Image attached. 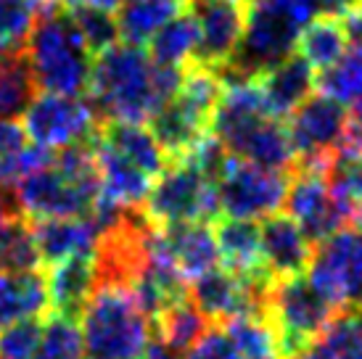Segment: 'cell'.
<instances>
[{
	"mask_svg": "<svg viewBox=\"0 0 362 359\" xmlns=\"http://www.w3.org/2000/svg\"><path fill=\"white\" fill-rule=\"evenodd\" d=\"M180 82L182 69L159 66L148 50L122 42L95 59L88 100L101 122L146 124L177 95Z\"/></svg>",
	"mask_w": 362,
	"mask_h": 359,
	"instance_id": "obj_1",
	"label": "cell"
},
{
	"mask_svg": "<svg viewBox=\"0 0 362 359\" xmlns=\"http://www.w3.org/2000/svg\"><path fill=\"white\" fill-rule=\"evenodd\" d=\"M24 53L42 93L82 98L90 90L93 56L64 6L35 19Z\"/></svg>",
	"mask_w": 362,
	"mask_h": 359,
	"instance_id": "obj_2",
	"label": "cell"
},
{
	"mask_svg": "<svg viewBox=\"0 0 362 359\" xmlns=\"http://www.w3.org/2000/svg\"><path fill=\"white\" fill-rule=\"evenodd\" d=\"M85 351L95 359H141L151 343V319L130 288L95 283L80 314Z\"/></svg>",
	"mask_w": 362,
	"mask_h": 359,
	"instance_id": "obj_3",
	"label": "cell"
},
{
	"mask_svg": "<svg viewBox=\"0 0 362 359\" xmlns=\"http://www.w3.org/2000/svg\"><path fill=\"white\" fill-rule=\"evenodd\" d=\"M220 95L222 80L214 69H206L202 64H188L182 69L177 95L148 122V130L159 140L167 159H185L188 151L204 135H209Z\"/></svg>",
	"mask_w": 362,
	"mask_h": 359,
	"instance_id": "obj_4",
	"label": "cell"
},
{
	"mask_svg": "<svg viewBox=\"0 0 362 359\" xmlns=\"http://www.w3.org/2000/svg\"><path fill=\"white\" fill-rule=\"evenodd\" d=\"M264 314L278 336L281 357L296 359L341 312L312 286L307 275H299L272 283L264 301Z\"/></svg>",
	"mask_w": 362,
	"mask_h": 359,
	"instance_id": "obj_5",
	"label": "cell"
},
{
	"mask_svg": "<svg viewBox=\"0 0 362 359\" xmlns=\"http://www.w3.org/2000/svg\"><path fill=\"white\" fill-rule=\"evenodd\" d=\"M143 214L159 228L191 222L209 225L211 220H220L214 182L191 161H170V167L153 180Z\"/></svg>",
	"mask_w": 362,
	"mask_h": 359,
	"instance_id": "obj_6",
	"label": "cell"
},
{
	"mask_svg": "<svg viewBox=\"0 0 362 359\" xmlns=\"http://www.w3.org/2000/svg\"><path fill=\"white\" fill-rule=\"evenodd\" d=\"M288 177L291 175L262 170L257 164L228 156L214 177L220 214H228V220L243 222L267 220L278 214L286 204Z\"/></svg>",
	"mask_w": 362,
	"mask_h": 359,
	"instance_id": "obj_7",
	"label": "cell"
},
{
	"mask_svg": "<svg viewBox=\"0 0 362 359\" xmlns=\"http://www.w3.org/2000/svg\"><path fill=\"white\" fill-rule=\"evenodd\" d=\"M101 117L88 98H69L40 93L21 117V130L32 146L56 151L88 143L101 130Z\"/></svg>",
	"mask_w": 362,
	"mask_h": 359,
	"instance_id": "obj_8",
	"label": "cell"
},
{
	"mask_svg": "<svg viewBox=\"0 0 362 359\" xmlns=\"http://www.w3.org/2000/svg\"><path fill=\"white\" fill-rule=\"evenodd\" d=\"M307 280L339 312L362 301V228H344L315 246Z\"/></svg>",
	"mask_w": 362,
	"mask_h": 359,
	"instance_id": "obj_9",
	"label": "cell"
},
{
	"mask_svg": "<svg viewBox=\"0 0 362 359\" xmlns=\"http://www.w3.org/2000/svg\"><path fill=\"white\" fill-rule=\"evenodd\" d=\"M286 206L288 217L304 230V235L315 246L336 235L339 230L349 228V214L333 193L328 167L299 164L288 177Z\"/></svg>",
	"mask_w": 362,
	"mask_h": 359,
	"instance_id": "obj_10",
	"label": "cell"
},
{
	"mask_svg": "<svg viewBox=\"0 0 362 359\" xmlns=\"http://www.w3.org/2000/svg\"><path fill=\"white\" fill-rule=\"evenodd\" d=\"M21 214L30 220H61V217H90L101 193L82 188L64 172L53 167V161L42 170L32 172L13 188Z\"/></svg>",
	"mask_w": 362,
	"mask_h": 359,
	"instance_id": "obj_11",
	"label": "cell"
},
{
	"mask_svg": "<svg viewBox=\"0 0 362 359\" xmlns=\"http://www.w3.org/2000/svg\"><path fill=\"white\" fill-rule=\"evenodd\" d=\"M185 8L199 24V53L193 64L220 74L241 48L249 3L246 0H185Z\"/></svg>",
	"mask_w": 362,
	"mask_h": 359,
	"instance_id": "obj_12",
	"label": "cell"
},
{
	"mask_svg": "<svg viewBox=\"0 0 362 359\" xmlns=\"http://www.w3.org/2000/svg\"><path fill=\"white\" fill-rule=\"evenodd\" d=\"M344 124L346 109L341 103L325 98L320 93H312L286 122L299 164L331 167L341 148Z\"/></svg>",
	"mask_w": 362,
	"mask_h": 359,
	"instance_id": "obj_13",
	"label": "cell"
},
{
	"mask_svg": "<svg viewBox=\"0 0 362 359\" xmlns=\"http://www.w3.org/2000/svg\"><path fill=\"white\" fill-rule=\"evenodd\" d=\"M270 286L272 283L241 278L230 269L217 267L206 272L204 278L193 280V286L188 288V299L206 317L209 325L211 322L225 325V322L243 317V314L264 312V301H267Z\"/></svg>",
	"mask_w": 362,
	"mask_h": 359,
	"instance_id": "obj_14",
	"label": "cell"
},
{
	"mask_svg": "<svg viewBox=\"0 0 362 359\" xmlns=\"http://www.w3.org/2000/svg\"><path fill=\"white\" fill-rule=\"evenodd\" d=\"M32 238L40 261L48 267L66 259L95 257L101 246L103 228L95 217H61V220H40L32 225Z\"/></svg>",
	"mask_w": 362,
	"mask_h": 359,
	"instance_id": "obj_15",
	"label": "cell"
},
{
	"mask_svg": "<svg viewBox=\"0 0 362 359\" xmlns=\"http://www.w3.org/2000/svg\"><path fill=\"white\" fill-rule=\"evenodd\" d=\"M262 238V257H264V267L272 275V280L299 278L307 272L315 254V243H312L304 230L288 217V214H272L259 225Z\"/></svg>",
	"mask_w": 362,
	"mask_h": 359,
	"instance_id": "obj_16",
	"label": "cell"
},
{
	"mask_svg": "<svg viewBox=\"0 0 362 359\" xmlns=\"http://www.w3.org/2000/svg\"><path fill=\"white\" fill-rule=\"evenodd\" d=\"M161 238H164V249L170 254L172 264L185 278V283L204 278L220 264L217 235H214V228L206 222L161 228Z\"/></svg>",
	"mask_w": 362,
	"mask_h": 359,
	"instance_id": "obj_17",
	"label": "cell"
},
{
	"mask_svg": "<svg viewBox=\"0 0 362 359\" xmlns=\"http://www.w3.org/2000/svg\"><path fill=\"white\" fill-rule=\"evenodd\" d=\"M95 164L101 177V201L122 211H138L146 206L153 180L143 175L138 167H132L127 159H122L98 135H95Z\"/></svg>",
	"mask_w": 362,
	"mask_h": 359,
	"instance_id": "obj_18",
	"label": "cell"
},
{
	"mask_svg": "<svg viewBox=\"0 0 362 359\" xmlns=\"http://www.w3.org/2000/svg\"><path fill=\"white\" fill-rule=\"evenodd\" d=\"M257 80H259L264 100H267V111L278 119H288L317 88L315 69L296 53L283 59L281 64H275Z\"/></svg>",
	"mask_w": 362,
	"mask_h": 359,
	"instance_id": "obj_19",
	"label": "cell"
},
{
	"mask_svg": "<svg viewBox=\"0 0 362 359\" xmlns=\"http://www.w3.org/2000/svg\"><path fill=\"white\" fill-rule=\"evenodd\" d=\"M217 246H220V264L235 275L259 283H275L272 275L264 267L262 257V238L259 225L243 220H217L214 225Z\"/></svg>",
	"mask_w": 362,
	"mask_h": 359,
	"instance_id": "obj_20",
	"label": "cell"
},
{
	"mask_svg": "<svg viewBox=\"0 0 362 359\" xmlns=\"http://www.w3.org/2000/svg\"><path fill=\"white\" fill-rule=\"evenodd\" d=\"M51 310L48 280L40 269L0 272V330L24 319H40Z\"/></svg>",
	"mask_w": 362,
	"mask_h": 359,
	"instance_id": "obj_21",
	"label": "cell"
},
{
	"mask_svg": "<svg viewBox=\"0 0 362 359\" xmlns=\"http://www.w3.org/2000/svg\"><path fill=\"white\" fill-rule=\"evenodd\" d=\"M45 280H48L51 310L56 314H66V317L77 319L90 299V293L95 290V283H98L95 257H80V259L51 264L45 272Z\"/></svg>",
	"mask_w": 362,
	"mask_h": 359,
	"instance_id": "obj_22",
	"label": "cell"
},
{
	"mask_svg": "<svg viewBox=\"0 0 362 359\" xmlns=\"http://www.w3.org/2000/svg\"><path fill=\"white\" fill-rule=\"evenodd\" d=\"M98 138L119 153L122 159H127L132 167H138L143 175L156 180L161 172L170 167V159L159 140L153 138L148 124H132V122H103Z\"/></svg>",
	"mask_w": 362,
	"mask_h": 359,
	"instance_id": "obj_23",
	"label": "cell"
},
{
	"mask_svg": "<svg viewBox=\"0 0 362 359\" xmlns=\"http://www.w3.org/2000/svg\"><path fill=\"white\" fill-rule=\"evenodd\" d=\"M180 11H185V0H124L117 16L119 37L127 45L143 48Z\"/></svg>",
	"mask_w": 362,
	"mask_h": 359,
	"instance_id": "obj_24",
	"label": "cell"
},
{
	"mask_svg": "<svg viewBox=\"0 0 362 359\" xmlns=\"http://www.w3.org/2000/svg\"><path fill=\"white\" fill-rule=\"evenodd\" d=\"M349 50V35L339 16H320L310 21L296 40V56L310 64L315 74L331 69L336 61Z\"/></svg>",
	"mask_w": 362,
	"mask_h": 359,
	"instance_id": "obj_25",
	"label": "cell"
},
{
	"mask_svg": "<svg viewBox=\"0 0 362 359\" xmlns=\"http://www.w3.org/2000/svg\"><path fill=\"white\" fill-rule=\"evenodd\" d=\"M196 53H199V24L188 13V8L167 21L148 42V56L153 64L170 69H185L196 61Z\"/></svg>",
	"mask_w": 362,
	"mask_h": 359,
	"instance_id": "obj_26",
	"label": "cell"
},
{
	"mask_svg": "<svg viewBox=\"0 0 362 359\" xmlns=\"http://www.w3.org/2000/svg\"><path fill=\"white\" fill-rule=\"evenodd\" d=\"M35 95H37V85H35L24 48L3 50L0 53V119L16 122L19 117H24Z\"/></svg>",
	"mask_w": 362,
	"mask_h": 359,
	"instance_id": "obj_27",
	"label": "cell"
},
{
	"mask_svg": "<svg viewBox=\"0 0 362 359\" xmlns=\"http://www.w3.org/2000/svg\"><path fill=\"white\" fill-rule=\"evenodd\" d=\"M243 359H283L281 343L264 312L243 314L220 325Z\"/></svg>",
	"mask_w": 362,
	"mask_h": 359,
	"instance_id": "obj_28",
	"label": "cell"
},
{
	"mask_svg": "<svg viewBox=\"0 0 362 359\" xmlns=\"http://www.w3.org/2000/svg\"><path fill=\"white\" fill-rule=\"evenodd\" d=\"M320 95L341 106H354L362 100V42H352L349 50L333 64L331 69L317 74Z\"/></svg>",
	"mask_w": 362,
	"mask_h": 359,
	"instance_id": "obj_29",
	"label": "cell"
},
{
	"mask_svg": "<svg viewBox=\"0 0 362 359\" xmlns=\"http://www.w3.org/2000/svg\"><path fill=\"white\" fill-rule=\"evenodd\" d=\"M153 325H156V339L164 341L175 351H188L209 330L206 317L193 307L191 299H182L167 307L153 319Z\"/></svg>",
	"mask_w": 362,
	"mask_h": 359,
	"instance_id": "obj_30",
	"label": "cell"
},
{
	"mask_svg": "<svg viewBox=\"0 0 362 359\" xmlns=\"http://www.w3.org/2000/svg\"><path fill=\"white\" fill-rule=\"evenodd\" d=\"M296 359H362V325L360 319L341 312L322 330L310 349Z\"/></svg>",
	"mask_w": 362,
	"mask_h": 359,
	"instance_id": "obj_31",
	"label": "cell"
},
{
	"mask_svg": "<svg viewBox=\"0 0 362 359\" xmlns=\"http://www.w3.org/2000/svg\"><path fill=\"white\" fill-rule=\"evenodd\" d=\"M82 354H85V339L80 322L51 312V317L42 322L40 346L35 359H82Z\"/></svg>",
	"mask_w": 362,
	"mask_h": 359,
	"instance_id": "obj_32",
	"label": "cell"
},
{
	"mask_svg": "<svg viewBox=\"0 0 362 359\" xmlns=\"http://www.w3.org/2000/svg\"><path fill=\"white\" fill-rule=\"evenodd\" d=\"M328 180L349 214V228H362V153L360 156H336L328 167Z\"/></svg>",
	"mask_w": 362,
	"mask_h": 359,
	"instance_id": "obj_33",
	"label": "cell"
},
{
	"mask_svg": "<svg viewBox=\"0 0 362 359\" xmlns=\"http://www.w3.org/2000/svg\"><path fill=\"white\" fill-rule=\"evenodd\" d=\"M40 257L35 249L32 228L21 217L0 222V272L37 269Z\"/></svg>",
	"mask_w": 362,
	"mask_h": 359,
	"instance_id": "obj_34",
	"label": "cell"
},
{
	"mask_svg": "<svg viewBox=\"0 0 362 359\" xmlns=\"http://www.w3.org/2000/svg\"><path fill=\"white\" fill-rule=\"evenodd\" d=\"M69 11L74 27L80 32L85 48L90 50V56H103L106 50L119 45V24L117 16H111L109 11L95 8H66Z\"/></svg>",
	"mask_w": 362,
	"mask_h": 359,
	"instance_id": "obj_35",
	"label": "cell"
},
{
	"mask_svg": "<svg viewBox=\"0 0 362 359\" xmlns=\"http://www.w3.org/2000/svg\"><path fill=\"white\" fill-rule=\"evenodd\" d=\"M35 19L37 16L27 0H0V53L24 48Z\"/></svg>",
	"mask_w": 362,
	"mask_h": 359,
	"instance_id": "obj_36",
	"label": "cell"
},
{
	"mask_svg": "<svg viewBox=\"0 0 362 359\" xmlns=\"http://www.w3.org/2000/svg\"><path fill=\"white\" fill-rule=\"evenodd\" d=\"M42 336V317L24 319L0 330V359H35Z\"/></svg>",
	"mask_w": 362,
	"mask_h": 359,
	"instance_id": "obj_37",
	"label": "cell"
},
{
	"mask_svg": "<svg viewBox=\"0 0 362 359\" xmlns=\"http://www.w3.org/2000/svg\"><path fill=\"white\" fill-rule=\"evenodd\" d=\"M182 359H243L238 349L233 346V341L228 339V333L214 325L204 333L202 339L193 343L191 349L182 354Z\"/></svg>",
	"mask_w": 362,
	"mask_h": 359,
	"instance_id": "obj_38",
	"label": "cell"
},
{
	"mask_svg": "<svg viewBox=\"0 0 362 359\" xmlns=\"http://www.w3.org/2000/svg\"><path fill=\"white\" fill-rule=\"evenodd\" d=\"M362 153V100L354 103L352 111H346V124H344V138L339 156H360Z\"/></svg>",
	"mask_w": 362,
	"mask_h": 359,
	"instance_id": "obj_39",
	"label": "cell"
},
{
	"mask_svg": "<svg viewBox=\"0 0 362 359\" xmlns=\"http://www.w3.org/2000/svg\"><path fill=\"white\" fill-rule=\"evenodd\" d=\"M21 146H27V135L21 130V124L0 119V159L13 153V151H19Z\"/></svg>",
	"mask_w": 362,
	"mask_h": 359,
	"instance_id": "obj_40",
	"label": "cell"
},
{
	"mask_svg": "<svg viewBox=\"0 0 362 359\" xmlns=\"http://www.w3.org/2000/svg\"><path fill=\"white\" fill-rule=\"evenodd\" d=\"M13 217H21L16 193H13V188H0V222L13 220Z\"/></svg>",
	"mask_w": 362,
	"mask_h": 359,
	"instance_id": "obj_41",
	"label": "cell"
},
{
	"mask_svg": "<svg viewBox=\"0 0 362 359\" xmlns=\"http://www.w3.org/2000/svg\"><path fill=\"white\" fill-rule=\"evenodd\" d=\"M124 0H61L64 8H95V11H114L119 8Z\"/></svg>",
	"mask_w": 362,
	"mask_h": 359,
	"instance_id": "obj_42",
	"label": "cell"
},
{
	"mask_svg": "<svg viewBox=\"0 0 362 359\" xmlns=\"http://www.w3.org/2000/svg\"><path fill=\"white\" fill-rule=\"evenodd\" d=\"M141 359H182L180 351H175L172 346H167L164 341H159L156 336L151 339V343L146 346V351H143Z\"/></svg>",
	"mask_w": 362,
	"mask_h": 359,
	"instance_id": "obj_43",
	"label": "cell"
},
{
	"mask_svg": "<svg viewBox=\"0 0 362 359\" xmlns=\"http://www.w3.org/2000/svg\"><path fill=\"white\" fill-rule=\"evenodd\" d=\"M357 319H360V325H362V301H360V312H357Z\"/></svg>",
	"mask_w": 362,
	"mask_h": 359,
	"instance_id": "obj_44",
	"label": "cell"
},
{
	"mask_svg": "<svg viewBox=\"0 0 362 359\" xmlns=\"http://www.w3.org/2000/svg\"><path fill=\"white\" fill-rule=\"evenodd\" d=\"M88 359H95V357H88Z\"/></svg>",
	"mask_w": 362,
	"mask_h": 359,
	"instance_id": "obj_45",
	"label": "cell"
}]
</instances>
